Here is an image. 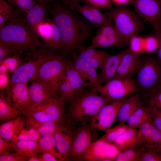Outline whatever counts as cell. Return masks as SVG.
<instances>
[{"label":"cell","instance_id":"cell-1","mask_svg":"<svg viewBox=\"0 0 161 161\" xmlns=\"http://www.w3.org/2000/svg\"><path fill=\"white\" fill-rule=\"evenodd\" d=\"M51 11L52 19L60 34L62 53L65 55H71L88 37L91 24L60 3L55 4Z\"/></svg>","mask_w":161,"mask_h":161},{"label":"cell","instance_id":"cell-2","mask_svg":"<svg viewBox=\"0 0 161 161\" xmlns=\"http://www.w3.org/2000/svg\"><path fill=\"white\" fill-rule=\"evenodd\" d=\"M39 37L21 16L0 28V41L20 52L33 51L42 47Z\"/></svg>","mask_w":161,"mask_h":161},{"label":"cell","instance_id":"cell-3","mask_svg":"<svg viewBox=\"0 0 161 161\" xmlns=\"http://www.w3.org/2000/svg\"><path fill=\"white\" fill-rule=\"evenodd\" d=\"M113 101L99 94L93 88L84 89L68 101V117L72 123L90 121L103 106Z\"/></svg>","mask_w":161,"mask_h":161},{"label":"cell","instance_id":"cell-4","mask_svg":"<svg viewBox=\"0 0 161 161\" xmlns=\"http://www.w3.org/2000/svg\"><path fill=\"white\" fill-rule=\"evenodd\" d=\"M55 52L47 47H41L22 54L20 64L12 74L8 86L18 83H28L35 79L42 65Z\"/></svg>","mask_w":161,"mask_h":161},{"label":"cell","instance_id":"cell-5","mask_svg":"<svg viewBox=\"0 0 161 161\" xmlns=\"http://www.w3.org/2000/svg\"><path fill=\"white\" fill-rule=\"evenodd\" d=\"M106 14L114 22L117 31L126 44L132 37L137 35L145 28L141 18L125 6L113 7Z\"/></svg>","mask_w":161,"mask_h":161},{"label":"cell","instance_id":"cell-6","mask_svg":"<svg viewBox=\"0 0 161 161\" xmlns=\"http://www.w3.org/2000/svg\"><path fill=\"white\" fill-rule=\"evenodd\" d=\"M64 101L56 97L47 103L32 105L23 114L26 117V120L39 123L52 121L62 123L65 111Z\"/></svg>","mask_w":161,"mask_h":161},{"label":"cell","instance_id":"cell-7","mask_svg":"<svg viewBox=\"0 0 161 161\" xmlns=\"http://www.w3.org/2000/svg\"><path fill=\"white\" fill-rule=\"evenodd\" d=\"M65 56L63 53L58 54L55 52L42 65L36 78L49 84L56 97L58 82L65 74Z\"/></svg>","mask_w":161,"mask_h":161},{"label":"cell","instance_id":"cell-8","mask_svg":"<svg viewBox=\"0 0 161 161\" xmlns=\"http://www.w3.org/2000/svg\"><path fill=\"white\" fill-rule=\"evenodd\" d=\"M136 73V84L138 88L153 92L161 87V72L153 59L142 60Z\"/></svg>","mask_w":161,"mask_h":161},{"label":"cell","instance_id":"cell-9","mask_svg":"<svg viewBox=\"0 0 161 161\" xmlns=\"http://www.w3.org/2000/svg\"><path fill=\"white\" fill-rule=\"evenodd\" d=\"M93 88L100 95L112 101L127 97L139 91L135 82L130 78H114Z\"/></svg>","mask_w":161,"mask_h":161},{"label":"cell","instance_id":"cell-10","mask_svg":"<svg viewBox=\"0 0 161 161\" xmlns=\"http://www.w3.org/2000/svg\"><path fill=\"white\" fill-rule=\"evenodd\" d=\"M135 12L149 23L157 33L161 27V3L160 0H132Z\"/></svg>","mask_w":161,"mask_h":161},{"label":"cell","instance_id":"cell-11","mask_svg":"<svg viewBox=\"0 0 161 161\" xmlns=\"http://www.w3.org/2000/svg\"><path fill=\"white\" fill-rule=\"evenodd\" d=\"M112 20H109L99 28L96 35L92 38L90 48L115 47L123 48L126 44L117 32Z\"/></svg>","mask_w":161,"mask_h":161},{"label":"cell","instance_id":"cell-12","mask_svg":"<svg viewBox=\"0 0 161 161\" xmlns=\"http://www.w3.org/2000/svg\"><path fill=\"white\" fill-rule=\"evenodd\" d=\"M119 152L113 143L99 139L92 143L77 161H112Z\"/></svg>","mask_w":161,"mask_h":161},{"label":"cell","instance_id":"cell-13","mask_svg":"<svg viewBox=\"0 0 161 161\" xmlns=\"http://www.w3.org/2000/svg\"><path fill=\"white\" fill-rule=\"evenodd\" d=\"M129 97H126L114 100L104 106L90 121V124L95 129L105 131L110 128L120 107Z\"/></svg>","mask_w":161,"mask_h":161},{"label":"cell","instance_id":"cell-14","mask_svg":"<svg viewBox=\"0 0 161 161\" xmlns=\"http://www.w3.org/2000/svg\"><path fill=\"white\" fill-rule=\"evenodd\" d=\"M28 83H21L8 86L6 89V98L13 106L23 113L32 105Z\"/></svg>","mask_w":161,"mask_h":161},{"label":"cell","instance_id":"cell-15","mask_svg":"<svg viewBox=\"0 0 161 161\" xmlns=\"http://www.w3.org/2000/svg\"><path fill=\"white\" fill-rule=\"evenodd\" d=\"M35 31L43 40L46 47L55 51H62L63 45L60 34L52 19L48 18L39 24Z\"/></svg>","mask_w":161,"mask_h":161},{"label":"cell","instance_id":"cell-16","mask_svg":"<svg viewBox=\"0 0 161 161\" xmlns=\"http://www.w3.org/2000/svg\"><path fill=\"white\" fill-rule=\"evenodd\" d=\"M137 144L158 151L161 148V131L153 122H148L137 127Z\"/></svg>","mask_w":161,"mask_h":161},{"label":"cell","instance_id":"cell-17","mask_svg":"<svg viewBox=\"0 0 161 161\" xmlns=\"http://www.w3.org/2000/svg\"><path fill=\"white\" fill-rule=\"evenodd\" d=\"M71 127L60 124L53 135L57 150L60 154L62 161H69L72 143L75 133Z\"/></svg>","mask_w":161,"mask_h":161},{"label":"cell","instance_id":"cell-18","mask_svg":"<svg viewBox=\"0 0 161 161\" xmlns=\"http://www.w3.org/2000/svg\"><path fill=\"white\" fill-rule=\"evenodd\" d=\"M94 127L90 123L80 127L75 131L71 152V158L77 160L84 153L92 143L91 132Z\"/></svg>","mask_w":161,"mask_h":161},{"label":"cell","instance_id":"cell-19","mask_svg":"<svg viewBox=\"0 0 161 161\" xmlns=\"http://www.w3.org/2000/svg\"><path fill=\"white\" fill-rule=\"evenodd\" d=\"M28 89L32 105L47 103L57 97L49 84L37 78L32 81Z\"/></svg>","mask_w":161,"mask_h":161},{"label":"cell","instance_id":"cell-20","mask_svg":"<svg viewBox=\"0 0 161 161\" xmlns=\"http://www.w3.org/2000/svg\"><path fill=\"white\" fill-rule=\"evenodd\" d=\"M142 61L140 54L135 53L127 49L121 58L114 78H131L137 73Z\"/></svg>","mask_w":161,"mask_h":161},{"label":"cell","instance_id":"cell-21","mask_svg":"<svg viewBox=\"0 0 161 161\" xmlns=\"http://www.w3.org/2000/svg\"><path fill=\"white\" fill-rule=\"evenodd\" d=\"M71 55L72 57V62L74 67L84 81L88 79L91 86L94 88L102 85L97 69L81 58L75 51Z\"/></svg>","mask_w":161,"mask_h":161},{"label":"cell","instance_id":"cell-22","mask_svg":"<svg viewBox=\"0 0 161 161\" xmlns=\"http://www.w3.org/2000/svg\"><path fill=\"white\" fill-rule=\"evenodd\" d=\"M69 9L79 13L86 20L98 28L105 24L109 20L106 13H102L98 8L89 4L80 5L79 4H75Z\"/></svg>","mask_w":161,"mask_h":161},{"label":"cell","instance_id":"cell-23","mask_svg":"<svg viewBox=\"0 0 161 161\" xmlns=\"http://www.w3.org/2000/svg\"><path fill=\"white\" fill-rule=\"evenodd\" d=\"M76 50L81 58L97 69L101 68L110 55L104 51L88 47H85L82 45L78 46Z\"/></svg>","mask_w":161,"mask_h":161},{"label":"cell","instance_id":"cell-24","mask_svg":"<svg viewBox=\"0 0 161 161\" xmlns=\"http://www.w3.org/2000/svg\"><path fill=\"white\" fill-rule=\"evenodd\" d=\"M127 49L116 54L110 55L107 58L100 69L99 75L100 82L104 84L112 79L114 77L121 58Z\"/></svg>","mask_w":161,"mask_h":161},{"label":"cell","instance_id":"cell-25","mask_svg":"<svg viewBox=\"0 0 161 161\" xmlns=\"http://www.w3.org/2000/svg\"><path fill=\"white\" fill-rule=\"evenodd\" d=\"M47 3L38 1L23 17L27 25L35 32L37 26L48 18Z\"/></svg>","mask_w":161,"mask_h":161},{"label":"cell","instance_id":"cell-26","mask_svg":"<svg viewBox=\"0 0 161 161\" xmlns=\"http://www.w3.org/2000/svg\"><path fill=\"white\" fill-rule=\"evenodd\" d=\"M65 74L66 78L71 86L74 96L91 86L89 83L84 81L74 67L72 62L66 59Z\"/></svg>","mask_w":161,"mask_h":161},{"label":"cell","instance_id":"cell-27","mask_svg":"<svg viewBox=\"0 0 161 161\" xmlns=\"http://www.w3.org/2000/svg\"><path fill=\"white\" fill-rule=\"evenodd\" d=\"M26 124L24 119L20 117L6 121L0 126V137L11 140L24 128Z\"/></svg>","mask_w":161,"mask_h":161},{"label":"cell","instance_id":"cell-28","mask_svg":"<svg viewBox=\"0 0 161 161\" xmlns=\"http://www.w3.org/2000/svg\"><path fill=\"white\" fill-rule=\"evenodd\" d=\"M141 106L140 99L137 94L129 97L120 107L117 117V122L124 123Z\"/></svg>","mask_w":161,"mask_h":161},{"label":"cell","instance_id":"cell-29","mask_svg":"<svg viewBox=\"0 0 161 161\" xmlns=\"http://www.w3.org/2000/svg\"><path fill=\"white\" fill-rule=\"evenodd\" d=\"M137 129L136 128L129 127L112 142L119 152L137 144Z\"/></svg>","mask_w":161,"mask_h":161},{"label":"cell","instance_id":"cell-30","mask_svg":"<svg viewBox=\"0 0 161 161\" xmlns=\"http://www.w3.org/2000/svg\"><path fill=\"white\" fill-rule=\"evenodd\" d=\"M13 142V150L19 154L28 158L37 155L41 151L38 142L18 140Z\"/></svg>","mask_w":161,"mask_h":161},{"label":"cell","instance_id":"cell-31","mask_svg":"<svg viewBox=\"0 0 161 161\" xmlns=\"http://www.w3.org/2000/svg\"><path fill=\"white\" fill-rule=\"evenodd\" d=\"M129 127L136 128L145 123L153 122L150 109L139 107L126 121Z\"/></svg>","mask_w":161,"mask_h":161},{"label":"cell","instance_id":"cell-32","mask_svg":"<svg viewBox=\"0 0 161 161\" xmlns=\"http://www.w3.org/2000/svg\"><path fill=\"white\" fill-rule=\"evenodd\" d=\"M21 114L22 112L12 106L7 101L4 93H0V119L8 121L15 119Z\"/></svg>","mask_w":161,"mask_h":161},{"label":"cell","instance_id":"cell-33","mask_svg":"<svg viewBox=\"0 0 161 161\" xmlns=\"http://www.w3.org/2000/svg\"><path fill=\"white\" fill-rule=\"evenodd\" d=\"M22 13L5 0H0V28L7 22L20 17Z\"/></svg>","mask_w":161,"mask_h":161},{"label":"cell","instance_id":"cell-34","mask_svg":"<svg viewBox=\"0 0 161 161\" xmlns=\"http://www.w3.org/2000/svg\"><path fill=\"white\" fill-rule=\"evenodd\" d=\"M61 123L52 121L39 123L26 120V124L27 127L34 128L42 136L53 135Z\"/></svg>","mask_w":161,"mask_h":161},{"label":"cell","instance_id":"cell-35","mask_svg":"<svg viewBox=\"0 0 161 161\" xmlns=\"http://www.w3.org/2000/svg\"><path fill=\"white\" fill-rule=\"evenodd\" d=\"M38 143L41 151L50 153L55 157L58 161H62L61 157L57 150L53 135L42 136Z\"/></svg>","mask_w":161,"mask_h":161},{"label":"cell","instance_id":"cell-36","mask_svg":"<svg viewBox=\"0 0 161 161\" xmlns=\"http://www.w3.org/2000/svg\"><path fill=\"white\" fill-rule=\"evenodd\" d=\"M57 96L63 101H69L74 96L73 89L67 80L65 74L58 82Z\"/></svg>","mask_w":161,"mask_h":161},{"label":"cell","instance_id":"cell-37","mask_svg":"<svg viewBox=\"0 0 161 161\" xmlns=\"http://www.w3.org/2000/svg\"><path fill=\"white\" fill-rule=\"evenodd\" d=\"M129 127L124 123H120L116 126L107 129L99 139L108 143H112Z\"/></svg>","mask_w":161,"mask_h":161},{"label":"cell","instance_id":"cell-38","mask_svg":"<svg viewBox=\"0 0 161 161\" xmlns=\"http://www.w3.org/2000/svg\"><path fill=\"white\" fill-rule=\"evenodd\" d=\"M41 136L34 128L27 127L23 128L11 140L13 142L18 140H27L38 142Z\"/></svg>","mask_w":161,"mask_h":161},{"label":"cell","instance_id":"cell-39","mask_svg":"<svg viewBox=\"0 0 161 161\" xmlns=\"http://www.w3.org/2000/svg\"><path fill=\"white\" fill-rule=\"evenodd\" d=\"M137 145L119 152L114 160L116 161H137L140 149H138L136 147Z\"/></svg>","mask_w":161,"mask_h":161},{"label":"cell","instance_id":"cell-40","mask_svg":"<svg viewBox=\"0 0 161 161\" xmlns=\"http://www.w3.org/2000/svg\"><path fill=\"white\" fill-rule=\"evenodd\" d=\"M22 54H17L6 58L0 61V64H3L6 66L9 74H13L17 69L20 64L21 57Z\"/></svg>","mask_w":161,"mask_h":161},{"label":"cell","instance_id":"cell-41","mask_svg":"<svg viewBox=\"0 0 161 161\" xmlns=\"http://www.w3.org/2000/svg\"><path fill=\"white\" fill-rule=\"evenodd\" d=\"M7 2L23 13L27 12L36 4L34 0H7Z\"/></svg>","mask_w":161,"mask_h":161},{"label":"cell","instance_id":"cell-42","mask_svg":"<svg viewBox=\"0 0 161 161\" xmlns=\"http://www.w3.org/2000/svg\"><path fill=\"white\" fill-rule=\"evenodd\" d=\"M129 43V49L132 52L137 54L144 52V38L137 35L134 36L130 39Z\"/></svg>","mask_w":161,"mask_h":161},{"label":"cell","instance_id":"cell-43","mask_svg":"<svg viewBox=\"0 0 161 161\" xmlns=\"http://www.w3.org/2000/svg\"><path fill=\"white\" fill-rule=\"evenodd\" d=\"M145 151V149H140L137 161H161V157L156 151L148 148Z\"/></svg>","mask_w":161,"mask_h":161},{"label":"cell","instance_id":"cell-44","mask_svg":"<svg viewBox=\"0 0 161 161\" xmlns=\"http://www.w3.org/2000/svg\"><path fill=\"white\" fill-rule=\"evenodd\" d=\"M23 53L7 44L0 41V61L16 54Z\"/></svg>","mask_w":161,"mask_h":161},{"label":"cell","instance_id":"cell-45","mask_svg":"<svg viewBox=\"0 0 161 161\" xmlns=\"http://www.w3.org/2000/svg\"><path fill=\"white\" fill-rule=\"evenodd\" d=\"M144 38V52L151 53L157 49L158 41L156 36H148Z\"/></svg>","mask_w":161,"mask_h":161},{"label":"cell","instance_id":"cell-46","mask_svg":"<svg viewBox=\"0 0 161 161\" xmlns=\"http://www.w3.org/2000/svg\"><path fill=\"white\" fill-rule=\"evenodd\" d=\"M86 4L97 8L106 9L110 10L113 8L111 0H82Z\"/></svg>","mask_w":161,"mask_h":161},{"label":"cell","instance_id":"cell-47","mask_svg":"<svg viewBox=\"0 0 161 161\" xmlns=\"http://www.w3.org/2000/svg\"><path fill=\"white\" fill-rule=\"evenodd\" d=\"M153 92L149 102L151 108L161 111V87Z\"/></svg>","mask_w":161,"mask_h":161},{"label":"cell","instance_id":"cell-48","mask_svg":"<svg viewBox=\"0 0 161 161\" xmlns=\"http://www.w3.org/2000/svg\"><path fill=\"white\" fill-rule=\"evenodd\" d=\"M28 159L16 152H8L0 155V161H25L27 160Z\"/></svg>","mask_w":161,"mask_h":161},{"label":"cell","instance_id":"cell-49","mask_svg":"<svg viewBox=\"0 0 161 161\" xmlns=\"http://www.w3.org/2000/svg\"><path fill=\"white\" fill-rule=\"evenodd\" d=\"M13 146L12 141L0 137V155L10 152V149H13Z\"/></svg>","mask_w":161,"mask_h":161},{"label":"cell","instance_id":"cell-50","mask_svg":"<svg viewBox=\"0 0 161 161\" xmlns=\"http://www.w3.org/2000/svg\"><path fill=\"white\" fill-rule=\"evenodd\" d=\"M8 72L0 73V90L3 92L8 86L10 78Z\"/></svg>","mask_w":161,"mask_h":161},{"label":"cell","instance_id":"cell-51","mask_svg":"<svg viewBox=\"0 0 161 161\" xmlns=\"http://www.w3.org/2000/svg\"><path fill=\"white\" fill-rule=\"evenodd\" d=\"M153 123L155 126L161 131V117L156 111L153 109H150Z\"/></svg>","mask_w":161,"mask_h":161},{"label":"cell","instance_id":"cell-52","mask_svg":"<svg viewBox=\"0 0 161 161\" xmlns=\"http://www.w3.org/2000/svg\"><path fill=\"white\" fill-rule=\"evenodd\" d=\"M41 161H58L57 158L52 154L44 152L39 156Z\"/></svg>","mask_w":161,"mask_h":161},{"label":"cell","instance_id":"cell-53","mask_svg":"<svg viewBox=\"0 0 161 161\" xmlns=\"http://www.w3.org/2000/svg\"><path fill=\"white\" fill-rule=\"evenodd\" d=\"M65 6L70 9L74 4H79L83 1L82 0H61Z\"/></svg>","mask_w":161,"mask_h":161},{"label":"cell","instance_id":"cell-54","mask_svg":"<svg viewBox=\"0 0 161 161\" xmlns=\"http://www.w3.org/2000/svg\"><path fill=\"white\" fill-rule=\"evenodd\" d=\"M111 1L116 4L117 6H125L131 2L132 0H111Z\"/></svg>","mask_w":161,"mask_h":161},{"label":"cell","instance_id":"cell-55","mask_svg":"<svg viewBox=\"0 0 161 161\" xmlns=\"http://www.w3.org/2000/svg\"><path fill=\"white\" fill-rule=\"evenodd\" d=\"M156 36L158 41V47L157 49L158 54L159 58L161 62V35L160 33H157Z\"/></svg>","mask_w":161,"mask_h":161},{"label":"cell","instance_id":"cell-56","mask_svg":"<svg viewBox=\"0 0 161 161\" xmlns=\"http://www.w3.org/2000/svg\"><path fill=\"white\" fill-rule=\"evenodd\" d=\"M7 72H8V70L6 66L3 64H0V73Z\"/></svg>","mask_w":161,"mask_h":161},{"label":"cell","instance_id":"cell-57","mask_svg":"<svg viewBox=\"0 0 161 161\" xmlns=\"http://www.w3.org/2000/svg\"><path fill=\"white\" fill-rule=\"evenodd\" d=\"M28 161H41L40 158L37 155L32 156L29 157L27 160Z\"/></svg>","mask_w":161,"mask_h":161},{"label":"cell","instance_id":"cell-58","mask_svg":"<svg viewBox=\"0 0 161 161\" xmlns=\"http://www.w3.org/2000/svg\"><path fill=\"white\" fill-rule=\"evenodd\" d=\"M53 0H38V1L43 2L46 3L51 2Z\"/></svg>","mask_w":161,"mask_h":161},{"label":"cell","instance_id":"cell-59","mask_svg":"<svg viewBox=\"0 0 161 161\" xmlns=\"http://www.w3.org/2000/svg\"><path fill=\"white\" fill-rule=\"evenodd\" d=\"M151 109H153V108H151ZM155 109L157 113L161 117V111L157 110L156 109Z\"/></svg>","mask_w":161,"mask_h":161},{"label":"cell","instance_id":"cell-60","mask_svg":"<svg viewBox=\"0 0 161 161\" xmlns=\"http://www.w3.org/2000/svg\"><path fill=\"white\" fill-rule=\"evenodd\" d=\"M160 35H161V28H160Z\"/></svg>","mask_w":161,"mask_h":161},{"label":"cell","instance_id":"cell-61","mask_svg":"<svg viewBox=\"0 0 161 161\" xmlns=\"http://www.w3.org/2000/svg\"><path fill=\"white\" fill-rule=\"evenodd\" d=\"M160 2H161V0H160Z\"/></svg>","mask_w":161,"mask_h":161}]
</instances>
